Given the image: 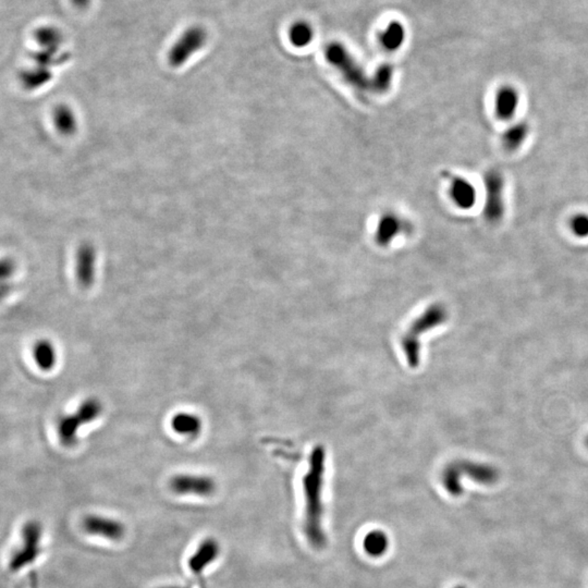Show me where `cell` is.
Segmentation results:
<instances>
[{
  "label": "cell",
  "mask_w": 588,
  "mask_h": 588,
  "mask_svg": "<svg viewBox=\"0 0 588 588\" xmlns=\"http://www.w3.org/2000/svg\"><path fill=\"white\" fill-rule=\"evenodd\" d=\"M322 486H324V456L317 451L313 456L310 468L303 478L304 511L303 532L308 544L314 549L325 548L327 538L322 528Z\"/></svg>",
  "instance_id": "1"
},
{
  "label": "cell",
  "mask_w": 588,
  "mask_h": 588,
  "mask_svg": "<svg viewBox=\"0 0 588 588\" xmlns=\"http://www.w3.org/2000/svg\"><path fill=\"white\" fill-rule=\"evenodd\" d=\"M325 56L330 65L339 70L347 83L357 90H371V79L340 43H330L325 49Z\"/></svg>",
  "instance_id": "2"
},
{
  "label": "cell",
  "mask_w": 588,
  "mask_h": 588,
  "mask_svg": "<svg viewBox=\"0 0 588 588\" xmlns=\"http://www.w3.org/2000/svg\"><path fill=\"white\" fill-rule=\"evenodd\" d=\"M485 220L490 225H498L505 216V178L503 172L497 169L489 170L485 174Z\"/></svg>",
  "instance_id": "3"
},
{
  "label": "cell",
  "mask_w": 588,
  "mask_h": 588,
  "mask_svg": "<svg viewBox=\"0 0 588 588\" xmlns=\"http://www.w3.org/2000/svg\"><path fill=\"white\" fill-rule=\"evenodd\" d=\"M43 527L38 521L26 522L22 528V545L14 550L9 561L11 572H18L32 565L42 552Z\"/></svg>",
  "instance_id": "4"
},
{
  "label": "cell",
  "mask_w": 588,
  "mask_h": 588,
  "mask_svg": "<svg viewBox=\"0 0 588 588\" xmlns=\"http://www.w3.org/2000/svg\"><path fill=\"white\" fill-rule=\"evenodd\" d=\"M206 42L207 32L204 28L199 26H190L172 45L168 53V61L172 67H181L195 53L201 51Z\"/></svg>",
  "instance_id": "5"
},
{
  "label": "cell",
  "mask_w": 588,
  "mask_h": 588,
  "mask_svg": "<svg viewBox=\"0 0 588 588\" xmlns=\"http://www.w3.org/2000/svg\"><path fill=\"white\" fill-rule=\"evenodd\" d=\"M169 488L178 495H192L199 498H209L217 491V483L207 475L181 473L169 481Z\"/></svg>",
  "instance_id": "6"
},
{
  "label": "cell",
  "mask_w": 588,
  "mask_h": 588,
  "mask_svg": "<svg viewBox=\"0 0 588 588\" xmlns=\"http://www.w3.org/2000/svg\"><path fill=\"white\" fill-rule=\"evenodd\" d=\"M82 527L88 535L103 538L112 542L125 540L127 527L120 520L102 514H88L82 522Z\"/></svg>",
  "instance_id": "7"
},
{
  "label": "cell",
  "mask_w": 588,
  "mask_h": 588,
  "mask_svg": "<svg viewBox=\"0 0 588 588\" xmlns=\"http://www.w3.org/2000/svg\"><path fill=\"white\" fill-rule=\"evenodd\" d=\"M221 556V546L216 538L207 537L199 542L189 557L188 567L192 574L199 577Z\"/></svg>",
  "instance_id": "8"
},
{
  "label": "cell",
  "mask_w": 588,
  "mask_h": 588,
  "mask_svg": "<svg viewBox=\"0 0 588 588\" xmlns=\"http://www.w3.org/2000/svg\"><path fill=\"white\" fill-rule=\"evenodd\" d=\"M521 105V94L515 86H500L495 96V114L499 120L510 121L515 117Z\"/></svg>",
  "instance_id": "9"
},
{
  "label": "cell",
  "mask_w": 588,
  "mask_h": 588,
  "mask_svg": "<svg viewBox=\"0 0 588 588\" xmlns=\"http://www.w3.org/2000/svg\"><path fill=\"white\" fill-rule=\"evenodd\" d=\"M450 194H451L452 199H453L458 209L468 211V209H473L476 204V189L470 181L461 178V177H456L452 180Z\"/></svg>",
  "instance_id": "10"
},
{
  "label": "cell",
  "mask_w": 588,
  "mask_h": 588,
  "mask_svg": "<svg viewBox=\"0 0 588 588\" xmlns=\"http://www.w3.org/2000/svg\"><path fill=\"white\" fill-rule=\"evenodd\" d=\"M406 230V225L394 214H386L380 218L376 229V242L379 246H387L394 238Z\"/></svg>",
  "instance_id": "11"
},
{
  "label": "cell",
  "mask_w": 588,
  "mask_h": 588,
  "mask_svg": "<svg viewBox=\"0 0 588 588\" xmlns=\"http://www.w3.org/2000/svg\"><path fill=\"white\" fill-rule=\"evenodd\" d=\"M82 426H84L83 421L75 412L59 417L57 434L61 443L65 447H73L77 445L80 429Z\"/></svg>",
  "instance_id": "12"
},
{
  "label": "cell",
  "mask_w": 588,
  "mask_h": 588,
  "mask_svg": "<svg viewBox=\"0 0 588 588\" xmlns=\"http://www.w3.org/2000/svg\"><path fill=\"white\" fill-rule=\"evenodd\" d=\"M530 135V123L524 120L512 123L501 137V143L508 152H517L527 141Z\"/></svg>",
  "instance_id": "13"
},
{
  "label": "cell",
  "mask_w": 588,
  "mask_h": 588,
  "mask_svg": "<svg viewBox=\"0 0 588 588\" xmlns=\"http://www.w3.org/2000/svg\"><path fill=\"white\" fill-rule=\"evenodd\" d=\"M362 547L364 552L371 558H382L389 550V536L382 530H369L362 540Z\"/></svg>",
  "instance_id": "14"
},
{
  "label": "cell",
  "mask_w": 588,
  "mask_h": 588,
  "mask_svg": "<svg viewBox=\"0 0 588 588\" xmlns=\"http://www.w3.org/2000/svg\"><path fill=\"white\" fill-rule=\"evenodd\" d=\"M33 359L38 369L51 372L57 364V350L53 343L47 339H41L33 347Z\"/></svg>",
  "instance_id": "15"
},
{
  "label": "cell",
  "mask_w": 588,
  "mask_h": 588,
  "mask_svg": "<svg viewBox=\"0 0 588 588\" xmlns=\"http://www.w3.org/2000/svg\"><path fill=\"white\" fill-rule=\"evenodd\" d=\"M174 433L187 437H197L203 429V421L199 415L190 412H179L172 419Z\"/></svg>",
  "instance_id": "16"
},
{
  "label": "cell",
  "mask_w": 588,
  "mask_h": 588,
  "mask_svg": "<svg viewBox=\"0 0 588 588\" xmlns=\"http://www.w3.org/2000/svg\"><path fill=\"white\" fill-rule=\"evenodd\" d=\"M95 253L90 248H84L79 253L77 263V277L80 285L90 288L95 279Z\"/></svg>",
  "instance_id": "17"
},
{
  "label": "cell",
  "mask_w": 588,
  "mask_h": 588,
  "mask_svg": "<svg viewBox=\"0 0 588 588\" xmlns=\"http://www.w3.org/2000/svg\"><path fill=\"white\" fill-rule=\"evenodd\" d=\"M461 470L470 477L471 480L475 481L478 484L493 485L499 480V472L497 468L487 464L480 463H464Z\"/></svg>",
  "instance_id": "18"
},
{
  "label": "cell",
  "mask_w": 588,
  "mask_h": 588,
  "mask_svg": "<svg viewBox=\"0 0 588 588\" xmlns=\"http://www.w3.org/2000/svg\"><path fill=\"white\" fill-rule=\"evenodd\" d=\"M406 38V31L402 24L392 21L380 34V43L388 51H396L402 46Z\"/></svg>",
  "instance_id": "19"
},
{
  "label": "cell",
  "mask_w": 588,
  "mask_h": 588,
  "mask_svg": "<svg viewBox=\"0 0 588 588\" xmlns=\"http://www.w3.org/2000/svg\"><path fill=\"white\" fill-rule=\"evenodd\" d=\"M314 31L305 21L295 22L289 30V40L295 47H305L313 41Z\"/></svg>",
  "instance_id": "20"
},
{
  "label": "cell",
  "mask_w": 588,
  "mask_h": 588,
  "mask_svg": "<svg viewBox=\"0 0 588 588\" xmlns=\"http://www.w3.org/2000/svg\"><path fill=\"white\" fill-rule=\"evenodd\" d=\"M84 425L96 421L103 413V404L98 398H88L80 404L75 411Z\"/></svg>",
  "instance_id": "21"
},
{
  "label": "cell",
  "mask_w": 588,
  "mask_h": 588,
  "mask_svg": "<svg viewBox=\"0 0 588 588\" xmlns=\"http://www.w3.org/2000/svg\"><path fill=\"white\" fill-rule=\"evenodd\" d=\"M394 78V69L390 65H382L376 70L371 79L372 88L378 93H384L389 90Z\"/></svg>",
  "instance_id": "22"
},
{
  "label": "cell",
  "mask_w": 588,
  "mask_h": 588,
  "mask_svg": "<svg viewBox=\"0 0 588 588\" xmlns=\"http://www.w3.org/2000/svg\"><path fill=\"white\" fill-rule=\"evenodd\" d=\"M569 229L579 240L588 238V213L579 211L569 219Z\"/></svg>",
  "instance_id": "23"
},
{
  "label": "cell",
  "mask_w": 588,
  "mask_h": 588,
  "mask_svg": "<svg viewBox=\"0 0 588 588\" xmlns=\"http://www.w3.org/2000/svg\"><path fill=\"white\" fill-rule=\"evenodd\" d=\"M12 273H14V266L11 263L0 262V285H3L1 281L9 278Z\"/></svg>",
  "instance_id": "24"
},
{
  "label": "cell",
  "mask_w": 588,
  "mask_h": 588,
  "mask_svg": "<svg viewBox=\"0 0 588 588\" xmlns=\"http://www.w3.org/2000/svg\"><path fill=\"white\" fill-rule=\"evenodd\" d=\"M71 1L73 6L79 10H85L90 5V0H71Z\"/></svg>",
  "instance_id": "25"
},
{
  "label": "cell",
  "mask_w": 588,
  "mask_h": 588,
  "mask_svg": "<svg viewBox=\"0 0 588 588\" xmlns=\"http://www.w3.org/2000/svg\"><path fill=\"white\" fill-rule=\"evenodd\" d=\"M10 291H11V289H10L9 285H0V301L6 299L9 295Z\"/></svg>",
  "instance_id": "26"
},
{
  "label": "cell",
  "mask_w": 588,
  "mask_h": 588,
  "mask_svg": "<svg viewBox=\"0 0 588 588\" xmlns=\"http://www.w3.org/2000/svg\"><path fill=\"white\" fill-rule=\"evenodd\" d=\"M158 588H188V587H186V586H181V585H172H172L160 586V587H158Z\"/></svg>",
  "instance_id": "27"
},
{
  "label": "cell",
  "mask_w": 588,
  "mask_h": 588,
  "mask_svg": "<svg viewBox=\"0 0 588 588\" xmlns=\"http://www.w3.org/2000/svg\"><path fill=\"white\" fill-rule=\"evenodd\" d=\"M585 443H586V447L588 448V436H587V437H586Z\"/></svg>",
  "instance_id": "28"
},
{
  "label": "cell",
  "mask_w": 588,
  "mask_h": 588,
  "mask_svg": "<svg viewBox=\"0 0 588 588\" xmlns=\"http://www.w3.org/2000/svg\"><path fill=\"white\" fill-rule=\"evenodd\" d=\"M456 588H466V587H463V586H458V587H456Z\"/></svg>",
  "instance_id": "29"
}]
</instances>
